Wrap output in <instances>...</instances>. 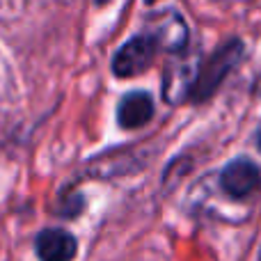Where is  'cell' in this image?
I'll use <instances>...</instances> for the list:
<instances>
[{
  "instance_id": "5b68a950",
  "label": "cell",
  "mask_w": 261,
  "mask_h": 261,
  "mask_svg": "<svg viewBox=\"0 0 261 261\" xmlns=\"http://www.w3.org/2000/svg\"><path fill=\"white\" fill-rule=\"evenodd\" d=\"M39 261H71L76 257L78 243L64 229H44L35 241Z\"/></svg>"
},
{
  "instance_id": "52a82bcc",
  "label": "cell",
  "mask_w": 261,
  "mask_h": 261,
  "mask_svg": "<svg viewBox=\"0 0 261 261\" xmlns=\"http://www.w3.org/2000/svg\"><path fill=\"white\" fill-rule=\"evenodd\" d=\"M257 142H259V149H261V128H259V135H257Z\"/></svg>"
},
{
  "instance_id": "8992f818",
  "label": "cell",
  "mask_w": 261,
  "mask_h": 261,
  "mask_svg": "<svg viewBox=\"0 0 261 261\" xmlns=\"http://www.w3.org/2000/svg\"><path fill=\"white\" fill-rule=\"evenodd\" d=\"M153 101L147 92H130L122 99L117 108V122L124 128H140L151 119Z\"/></svg>"
},
{
  "instance_id": "6da1fadb",
  "label": "cell",
  "mask_w": 261,
  "mask_h": 261,
  "mask_svg": "<svg viewBox=\"0 0 261 261\" xmlns=\"http://www.w3.org/2000/svg\"><path fill=\"white\" fill-rule=\"evenodd\" d=\"M243 55V44L239 39H231L227 44H222L220 48H216L206 60L202 62V67L197 69V73L190 81V101H202L206 96H211L218 90L225 76L236 67V62Z\"/></svg>"
},
{
  "instance_id": "3957f363",
  "label": "cell",
  "mask_w": 261,
  "mask_h": 261,
  "mask_svg": "<svg viewBox=\"0 0 261 261\" xmlns=\"http://www.w3.org/2000/svg\"><path fill=\"white\" fill-rule=\"evenodd\" d=\"M147 35L158 44V48L167 50V53H179L186 44H188V25L184 18L172 9H165L161 14H153L149 21Z\"/></svg>"
},
{
  "instance_id": "277c9868",
  "label": "cell",
  "mask_w": 261,
  "mask_h": 261,
  "mask_svg": "<svg viewBox=\"0 0 261 261\" xmlns=\"http://www.w3.org/2000/svg\"><path fill=\"white\" fill-rule=\"evenodd\" d=\"M259 181H261L259 167L248 158L231 161L220 174V186L229 197H248L250 193L257 190Z\"/></svg>"
},
{
  "instance_id": "7a4b0ae2",
  "label": "cell",
  "mask_w": 261,
  "mask_h": 261,
  "mask_svg": "<svg viewBox=\"0 0 261 261\" xmlns=\"http://www.w3.org/2000/svg\"><path fill=\"white\" fill-rule=\"evenodd\" d=\"M158 50H161V48H158L156 41H153L147 32H142V35L128 39L126 44H124L122 48L115 53L113 71L117 73L119 78L138 76V73H142L144 69L153 62V55H156Z\"/></svg>"
}]
</instances>
